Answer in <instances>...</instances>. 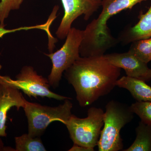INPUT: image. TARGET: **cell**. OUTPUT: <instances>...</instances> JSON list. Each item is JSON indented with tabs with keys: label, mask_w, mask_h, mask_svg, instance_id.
Returning a JSON list of instances; mask_svg holds the SVG:
<instances>
[{
	"label": "cell",
	"mask_w": 151,
	"mask_h": 151,
	"mask_svg": "<svg viewBox=\"0 0 151 151\" xmlns=\"http://www.w3.org/2000/svg\"><path fill=\"white\" fill-rule=\"evenodd\" d=\"M121 70L103 55L80 56L64 73L75 90L79 105L85 107L111 92L116 86Z\"/></svg>",
	"instance_id": "6da1fadb"
},
{
	"label": "cell",
	"mask_w": 151,
	"mask_h": 151,
	"mask_svg": "<svg viewBox=\"0 0 151 151\" xmlns=\"http://www.w3.org/2000/svg\"><path fill=\"white\" fill-rule=\"evenodd\" d=\"M104 113L101 108L91 107L88 109L86 118L71 115L65 126L73 144L94 150L104 125Z\"/></svg>",
	"instance_id": "5b68a950"
},
{
	"label": "cell",
	"mask_w": 151,
	"mask_h": 151,
	"mask_svg": "<svg viewBox=\"0 0 151 151\" xmlns=\"http://www.w3.org/2000/svg\"><path fill=\"white\" fill-rule=\"evenodd\" d=\"M147 1L148 0H102V12L84 30L83 41L88 46L99 50L110 48L115 40L108 31V19L122 11L131 9L137 4Z\"/></svg>",
	"instance_id": "7a4b0ae2"
},
{
	"label": "cell",
	"mask_w": 151,
	"mask_h": 151,
	"mask_svg": "<svg viewBox=\"0 0 151 151\" xmlns=\"http://www.w3.org/2000/svg\"><path fill=\"white\" fill-rule=\"evenodd\" d=\"M150 77H151V73H150Z\"/></svg>",
	"instance_id": "ffe728a7"
},
{
	"label": "cell",
	"mask_w": 151,
	"mask_h": 151,
	"mask_svg": "<svg viewBox=\"0 0 151 151\" xmlns=\"http://www.w3.org/2000/svg\"><path fill=\"white\" fill-rule=\"evenodd\" d=\"M139 20L134 26L122 33L120 40L125 44L151 37V4L146 13L141 14Z\"/></svg>",
	"instance_id": "8fae6325"
},
{
	"label": "cell",
	"mask_w": 151,
	"mask_h": 151,
	"mask_svg": "<svg viewBox=\"0 0 151 151\" xmlns=\"http://www.w3.org/2000/svg\"><path fill=\"white\" fill-rule=\"evenodd\" d=\"M104 127L101 131L97 146L99 151H119L123 149L120 135L122 128L134 118L130 106L111 100L105 106Z\"/></svg>",
	"instance_id": "3957f363"
},
{
	"label": "cell",
	"mask_w": 151,
	"mask_h": 151,
	"mask_svg": "<svg viewBox=\"0 0 151 151\" xmlns=\"http://www.w3.org/2000/svg\"><path fill=\"white\" fill-rule=\"evenodd\" d=\"M83 33V30L71 28L62 47L55 52L45 54L52 63L51 72L47 78L50 86L58 87L63 73L80 57L79 49Z\"/></svg>",
	"instance_id": "8992f818"
},
{
	"label": "cell",
	"mask_w": 151,
	"mask_h": 151,
	"mask_svg": "<svg viewBox=\"0 0 151 151\" xmlns=\"http://www.w3.org/2000/svg\"><path fill=\"white\" fill-rule=\"evenodd\" d=\"M16 151H46L40 137H33L24 134L15 137Z\"/></svg>",
	"instance_id": "5bb4252c"
},
{
	"label": "cell",
	"mask_w": 151,
	"mask_h": 151,
	"mask_svg": "<svg viewBox=\"0 0 151 151\" xmlns=\"http://www.w3.org/2000/svg\"><path fill=\"white\" fill-rule=\"evenodd\" d=\"M69 151H92L91 149L83 147L78 145L73 144V145L72 147L68 150Z\"/></svg>",
	"instance_id": "d6986e66"
},
{
	"label": "cell",
	"mask_w": 151,
	"mask_h": 151,
	"mask_svg": "<svg viewBox=\"0 0 151 151\" xmlns=\"http://www.w3.org/2000/svg\"><path fill=\"white\" fill-rule=\"evenodd\" d=\"M5 26H0V38H2L4 35L7 34L14 32H16L22 30H28L39 29L43 30L46 32H48L49 30L50 23L48 22L47 21L43 24L31 26L23 27L14 29H7L4 28Z\"/></svg>",
	"instance_id": "ac0fdd59"
},
{
	"label": "cell",
	"mask_w": 151,
	"mask_h": 151,
	"mask_svg": "<svg viewBox=\"0 0 151 151\" xmlns=\"http://www.w3.org/2000/svg\"><path fill=\"white\" fill-rule=\"evenodd\" d=\"M24 0H1L0 26H5L4 22L8 17L11 11L20 9Z\"/></svg>",
	"instance_id": "e0dca14e"
},
{
	"label": "cell",
	"mask_w": 151,
	"mask_h": 151,
	"mask_svg": "<svg viewBox=\"0 0 151 151\" xmlns=\"http://www.w3.org/2000/svg\"><path fill=\"white\" fill-rule=\"evenodd\" d=\"M64 14L55 35L58 38H66L72 23L80 16L84 15L88 20L101 6L98 0H61Z\"/></svg>",
	"instance_id": "ba28073f"
},
{
	"label": "cell",
	"mask_w": 151,
	"mask_h": 151,
	"mask_svg": "<svg viewBox=\"0 0 151 151\" xmlns=\"http://www.w3.org/2000/svg\"><path fill=\"white\" fill-rule=\"evenodd\" d=\"M98 1H102V0H98Z\"/></svg>",
	"instance_id": "44dd1931"
},
{
	"label": "cell",
	"mask_w": 151,
	"mask_h": 151,
	"mask_svg": "<svg viewBox=\"0 0 151 151\" xmlns=\"http://www.w3.org/2000/svg\"><path fill=\"white\" fill-rule=\"evenodd\" d=\"M104 55L111 64L124 69L127 76L145 81L151 79V69L148 67L147 63L141 60L130 52Z\"/></svg>",
	"instance_id": "9c48e42d"
},
{
	"label": "cell",
	"mask_w": 151,
	"mask_h": 151,
	"mask_svg": "<svg viewBox=\"0 0 151 151\" xmlns=\"http://www.w3.org/2000/svg\"><path fill=\"white\" fill-rule=\"evenodd\" d=\"M27 100L19 90L12 86L0 84V137H6L7 117L8 111L16 107L19 111L24 108ZM3 144L0 138V150H2Z\"/></svg>",
	"instance_id": "30bf717a"
},
{
	"label": "cell",
	"mask_w": 151,
	"mask_h": 151,
	"mask_svg": "<svg viewBox=\"0 0 151 151\" xmlns=\"http://www.w3.org/2000/svg\"><path fill=\"white\" fill-rule=\"evenodd\" d=\"M135 140L132 145L123 151H151V126L139 122L136 129Z\"/></svg>",
	"instance_id": "4fadbf2b"
},
{
	"label": "cell",
	"mask_w": 151,
	"mask_h": 151,
	"mask_svg": "<svg viewBox=\"0 0 151 151\" xmlns=\"http://www.w3.org/2000/svg\"><path fill=\"white\" fill-rule=\"evenodd\" d=\"M132 43L129 51L146 63L151 61V37Z\"/></svg>",
	"instance_id": "9a60e30c"
},
{
	"label": "cell",
	"mask_w": 151,
	"mask_h": 151,
	"mask_svg": "<svg viewBox=\"0 0 151 151\" xmlns=\"http://www.w3.org/2000/svg\"><path fill=\"white\" fill-rule=\"evenodd\" d=\"M116 86L128 90L137 101H151V87L142 80L122 76L116 81Z\"/></svg>",
	"instance_id": "7c38bea8"
},
{
	"label": "cell",
	"mask_w": 151,
	"mask_h": 151,
	"mask_svg": "<svg viewBox=\"0 0 151 151\" xmlns=\"http://www.w3.org/2000/svg\"><path fill=\"white\" fill-rule=\"evenodd\" d=\"M72 103L69 99L56 107L42 105L27 100L23 108L28 124V134L33 137H40L50 124L58 121L65 125L70 119Z\"/></svg>",
	"instance_id": "277c9868"
},
{
	"label": "cell",
	"mask_w": 151,
	"mask_h": 151,
	"mask_svg": "<svg viewBox=\"0 0 151 151\" xmlns=\"http://www.w3.org/2000/svg\"><path fill=\"white\" fill-rule=\"evenodd\" d=\"M130 107L132 112L140 118L141 122L151 126V101H137Z\"/></svg>",
	"instance_id": "2e32d148"
},
{
	"label": "cell",
	"mask_w": 151,
	"mask_h": 151,
	"mask_svg": "<svg viewBox=\"0 0 151 151\" xmlns=\"http://www.w3.org/2000/svg\"><path fill=\"white\" fill-rule=\"evenodd\" d=\"M0 84H5L22 90L28 97L36 99L40 97L58 100L71 99L51 91L48 79L39 75L34 68L30 65L23 66L15 79L7 76L0 74Z\"/></svg>",
	"instance_id": "52a82bcc"
}]
</instances>
